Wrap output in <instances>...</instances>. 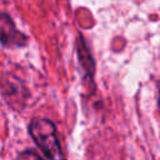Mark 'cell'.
Listing matches in <instances>:
<instances>
[{
  "label": "cell",
  "mask_w": 160,
  "mask_h": 160,
  "mask_svg": "<svg viewBox=\"0 0 160 160\" xmlns=\"http://www.w3.org/2000/svg\"><path fill=\"white\" fill-rule=\"evenodd\" d=\"M29 132L35 144L50 160H66L61 150L56 129L48 119H34L29 124Z\"/></svg>",
  "instance_id": "obj_1"
},
{
  "label": "cell",
  "mask_w": 160,
  "mask_h": 160,
  "mask_svg": "<svg viewBox=\"0 0 160 160\" xmlns=\"http://www.w3.org/2000/svg\"><path fill=\"white\" fill-rule=\"evenodd\" d=\"M0 41L8 48H21L28 44V38L16 29L11 18L0 11Z\"/></svg>",
  "instance_id": "obj_2"
},
{
  "label": "cell",
  "mask_w": 160,
  "mask_h": 160,
  "mask_svg": "<svg viewBox=\"0 0 160 160\" xmlns=\"http://www.w3.org/2000/svg\"><path fill=\"white\" fill-rule=\"evenodd\" d=\"M16 160H44V159L32 150H25L18 155Z\"/></svg>",
  "instance_id": "obj_3"
}]
</instances>
